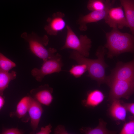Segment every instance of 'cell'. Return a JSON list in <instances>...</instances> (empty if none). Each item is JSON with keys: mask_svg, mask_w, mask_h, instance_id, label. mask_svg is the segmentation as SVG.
<instances>
[{"mask_svg": "<svg viewBox=\"0 0 134 134\" xmlns=\"http://www.w3.org/2000/svg\"><path fill=\"white\" fill-rule=\"evenodd\" d=\"M106 52L104 46H100L96 51L95 55L97 57L96 59L88 58L74 50L70 52L69 58L78 64L86 65L88 73L87 76L96 81L99 86L106 82V76L105 70L108 66L105 62L104 56Z\"/></svg>", "mask_w": 134, "mask_h": 134, "instance_id": "obj_1", "label": "cell"}, {"mask_svg": "<svg viewBox=\"0 0 134 134\" xmlns=\"http://www.w3.org/2000/svg\"><path fill=\"white\" fill-rule=\"evenodd\" d=\"M106 42L104 46L107 49V57L112 58L114 56L125 52L133 53L134 50V35L120 31L117 28H112L106 33Z\"/></svg>", "mask_w": 134, "mask_h": 134, "instance_id": "obj_2", "label": "cell"}, {"mask_svg": "<svg viewBox=\"0 0 134 134\" xmlns=\"http://www.w3.org/2000/svg\"><path fill=\"white\" fill-rule=\"evenodd\" d=\"M21 37L28 43L32 53L43 61L50 58L57 52L54 48H46L49 41L46 35L40 37L33 32L30 34L24 32L21 34Z\"/></svg>", "mask_w": 134, "mask_h": 134, "instance_id": "obj_3", "label": "cell"}, {"mask_svg": "<svg viewBox=\"0 0 134 134\" xmlns=\"http://www.w3.org/2000/svg\"><path fill=\"white\" fill-rule=\"evenodd\" d=\"M66 28L67 31L65 42L60 49H72L84 56L88 57L92 46L91 39L86 35H81L78 37L69 25H67Z\"/></svg>", "mask_w": 134, "mask_h": 134, "instance_id": "obj_4", "label": "cell"}, {"mask_svg": "<svg viewBox=\"0 0 134 134\" xmlns=\"http://www.w3.org/2000/svg\"><path fill=\"white\" fill-rule=\"evenodd\" d=\"M63 66L62 56L57 53L43 61L40 68H35L33 69L31 73L37 81L41 82L46 75L55 73H59Z\"/></svg>", "mask_w": 134, "mask_h": 134, "instance_id": "obj_5", "label": "cell"}, {"mask_svg": "<svg viewBox=\"0 0 134 134\" xmlns=\"http://www.w3.org/2000/svg\"><path fill=\"white\" fill-rule=\"evenodd\" d=\"M116 80L134 81V61L126 63L118 62L110 74L106 76L105 83L108 85Z\"/></svg>", "mask_w": 134, "mask_h": 134, "instance_id": "obj_6", "label": "cell"}, {"mask_svg": "<svg viewBox=\"0 0 134 134\" xmlns=\"http://www.w3.org/2000/svg\"><path fill=\"white\" fill-rule=\"evenodd\" d=\"M108 86L110 88L108 100L111 102L122 98L128 99L134 93V81L116 80Z\"/></svg>", "mask_w": 134, "mask_h": 134, "instance_id": "obj_7", "label": "cell"}, {"mask_svg": "<svg viewBox=\"0 0 134 134\" xmlns=\"http://www.w3.org/2000/svg\"><path fill=\"white\" fill-rule=\"evenodd\" d=\"M105 23L112 28L122 29L128 27V24L122 7H111L104 19Z\"/></svg>", "mask_w": 134, "mask_h": 134, "instance_id": "obj_8", "label": "cell"}, {"mask_svg": "<svg viewBox=\"0 0 134 134\" xmlns=\"http://www.w3.org/2000/svg\"><path fill=\"white\" fill-rule=\"evenodd\" d=\"M115 1L113 0L104 9L91 11L86 15L81 16L77 21L80 31L82 32L86 31L88 29L87 25L88 23L96 22L104 19L109 10L112 7Z\"/></svg>", "mask_w": 134, "mask_h": 134, "instance_id": "obj_9", "label": "cell"}, {"mask_svg": "<svg viewBox=\"0 0 134 134\" xmlns=\"http://www.w3.org/2000/svg\"><path fill=\"white\" fill-rule=\"evenodd\" d=\"M65 16L63 13L58 11L47 19L48 24L44 27L47 34L50 35H56L64 29L66 26L64 19Z\"/></svg>", "mask_w": 134, "mask_h": 134, "instance_id": "obj_10", "label": "cell"}, {"mask_svg": "<svg viewBox=\"0 0 134 134\" xmlns=\"http://www.w3.org/2000/svg\"><path fill=\"white\" fill-rule=\"evenodd\" d=\"M53 89L47 84L41 86L31 91L34 93V99L40 104L46 106L50 105L53 101Z\"/></svg>", "mask_w": 134, "mask_h": 134, "instance_id": "obj_11", "label": "cell"}, {"mask_svg": "<svg viewBox=\"0 0 134 134\" xmlns=\"http://www.w3.org/2000/svg\"><path fill=\"white\" fill-rule=\"evenodd\" d=\"M41 104L31 97L28 112L31 120V126L34 131L37 128L43 113Z\"/></svg>", "mask_w": 134, "mask_h": 134, "instance_id": "obj_12", "label": "cell"}, {"mask_svg": "<svg viewBox=\"0 0 134 134\" xmlns=\"http://www.w3.org/2000/svg\"><path fill=\"white\" fill-rule=\"evenodd\" d=\"M108 110L110 116L117 122H125L127 110L119 99L115 100L111 102Z\"/></svg>", "mask_w": 134, "mask_h": 134, "instance_id": "obj_13", "label": "cell"}, {"mask_svg": "<svg viewBox=\"0 0 134 134\" xmlns=\"http://www.w3.org/2000/svg\"><path fill=\"white\" fill-rule=\"evenodd\" d=\"M105 97L103 93L98 89H95L88 91L85 99L82 101V103L87 107L94 108L101 103Z\"/></svg>", "mask_w": 134, "mask_h": 134, "instance_id": "obj_14", "label": "cell"}, {"mask_svg": "<svg viewBox=\"0 0 134 134\" xmlns=\"http://www.w3.org/2000/svg\"><path fill=\"white\" fill-rule=\"evenodd\" d=\"M132 34H134V0H119Z\"/></svg>", "mask_w": 134, "mask_h": 134, "instance_id": "obj_15", "label": "cell"}, {"mask_svg": "<svg viewBox=\"0 0 134 134\" xmlns=\"http://www.w3.org/2000/svg\"><path fill=\"white\" fill-rule=\"evenodd\" d=\"M99 120V124L96 127H83L80 129V131L86 134H112L117 133L116 131L108 130L106 127L107 123L102 119H100Z\"/></svg>", "mask_w": 134, "mask_h": 134, "instance_id": "obj_16", "label": "cell"}, {"mask_svg": "<svg viewBox=\"0 0 134 134\" xmlns=\"http://www.w3.org/2000/svg\"><path fill=\"white\" fill-rule=\"evenodd\" d=\"M16 72L12 71L10 72L0 68V95H2L4 90L7 88L10 82L16 77Z\"/></svg>", "mask_w": 134, "mask_h": 134, "instance_id": "obj_17", "label": "cell"}, {"mask_svg": "<svg viewBox=\"0 0 134 134\" xmlns=\"http://www.w3.org/2000/svg\"><path fill=\"white\" fill-rule=\"evenodd\" d=\"M31 97L26 96L23 98L18 103L16 114L19 118L24 116L28 112Z\"/></svg>", "mask_w": 134, "mask_h": 134, "instance_id": "obj_18", "label": "cell"}, {"mask_svg": "<svg viewBox=\"0 0 134 134\" xmlns=\"http://www.w3.org/2000/svg\"><path fill=\"white\" fill-rule=\"evenodd\" d=\"M111 2L110 0H89L87 8L91 11L102 10Z\"/></svg>", "mask_w": 134, "mask_h": 134, "instance_id": "obj_19", "label": "cell"}, {"mask_svg": "<svg viewBox=\"0 0 134 134\" xmlns=\"http://www.w3.org/2000/svg\"><path fill=\"white\" fill-rule=\"evenodd\" d=\"M87 71V68L86 65L84 64H80L73 65L69 71L75 77L78 78Z\"/></svg>", "mask_w": 134, "mask_h": 134, "instance_id": "obj_20", "label": "cell"}, {"mask_svg": "<svg viewBox=\"0 0 134 134\" xmlns=\"http://www.w3.org/2000/svg\"><path fill=\"white\" fill-rule=\"evenodd\" d=\"M16 66L15 64L0 52V68L9 71Z\"/></svg>", "mask_w": 134, "mask_h": 134, "instance_id": "obj_21", "label": "cell"}, {"mask_svg": "<svg viewBox=\"0 0 134 134\" xmlns=\"http://www.w3.org/2000/svg\"><path fill=\"white\" fill-rule=\"evenodd\" d=\"M119 134H134V116H132L130 117L129 121L124 124Z\"/></svg>", "mask_w": 134, "mask_h": 134, "instance_id": "obj_22", "label": "cell"}, {"mask_svg": "<svg viewBox=\"0 0 134 134\" xmlns=\"http://www.w3.org/2000/svg\"><path fill=\"white\" fill-rule=\"evenodd\" d=\"M121 101V102L124 107L127 111L130 112L131 114L134 116V102L127 103Z\"/></svg>", "mask_w": 134, "mask_h": 134, "instance_id": "obj_23", "label": "cell"}, {"mask_svg": "<svg viewBox=\"0 0 134 134\" xmlns=\"http://www.w3.org/2000/svg\"><path fill=\"white\" fill-rule=\"evenodd\" d=\"M22 132L17 128H12L4 130L2 132V134H20Z\"/></svg>", "mask_w": 134, "mask_h": 134, "instance_id": "obj_24", "label": "cell"}, {"mask_svg": "<svg viewBox=\"0 0 134 134\" xmlns=\"http://www.w3.org/2000/svg\"><path fill=\"white\" fill-rule=\"evenodd\" d=\"M52 127L50 125H48L44 127L41 128L40 130L37 133L38 134H49L51 132Z\"/></svg>", "mask_w": 134, "mask_h": 134, "instance_id": "obj_25", "label": "cell"}, {"mask_svg": "<svg viewBox=\"0 0 134 134\" xmlns=\"http://www.w3.org/2000/svg\"><path fill=\"white\" fill-rule=\"evenodd\" d=\"M2 96L0 95V110L3 107L4 103V99Z\"/></svg>", "mask_w": 134, "mask_h": 134, "instance_id": "obj_26", "label": "cell"}]
</instances>
